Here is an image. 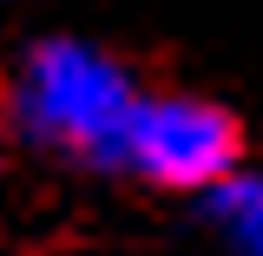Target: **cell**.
I'll return each mask as SVG.
<instances>
[{
    "mask_svg": "<svg viewBox=\"0 0 263 256\" xmlns=\"http://www.w3.org/2000/svg\"><path fill=\"white\" fill-rule=\"evenodd\" d=\"M152 79L92 33H33L0 72V125L46 164L119 178Z\"/></svg>",
    "mask_w": 263,
    "mask_h": 256,
    "instance_id": "6da1fadb",
    "label": "cell"
},
{
    "mask_svg": "<svg viewBox=\"0 0 263 256\" xmlns=\"http://www.w3.org/2000/svg\"><path fill=\"white\" fill-rule=\"evenodd\" d=\"M243 164V119L191 86H152L125 138V184L158 197H204Z\"/></svg>",
    "mask_w": 263,
    "mask_h": 256,
    "instance_id": "7a4b0ae2",
    "label": "cell"
},
{
    "mask_svg": "<svg viewBox=\"0 0 263 256\" xmlns=\"http://www.w3.org/2000/svg\"><path fill=\"white\" fill-rule=\"evenodd\" d=\"M197 204H204V224L217 230L237 256H257L263 250V164L243 158L224 184H211Z\"/></svg>",
    "mask_w": 263,
    "mask_h": 256,
    "instance_id": "3957f363",
    "label": "cell"
},
{
    "mask_svg": "<svg viewBox=\"0 0 263 256\" xmlns=\"http://www.w3.org/2000/svg\"><path fill=\"white\" fill-rule=\"evenodd\" d=\"M0 7H7V0H0Z\"/></svg>",
    "mask_w": 263,
    "mask_h": 256,
    "instance_id": "277c9868",
    "label": "cell"
},
{
    "mask_svg": "<svg viewBox=\"0 0 263 256\" xmlns=\"http://www.w3.org/2000/svg\"><path fill=\"white\" fill-rule=\"evenodd\" d=\"M257 256H263V250H257Z\"/></svg>",
    "mask_w": 263,
    "mask_h": 256,
    "instance_id": "5b68a950",
    "label": "cell"
}]
</instances>
